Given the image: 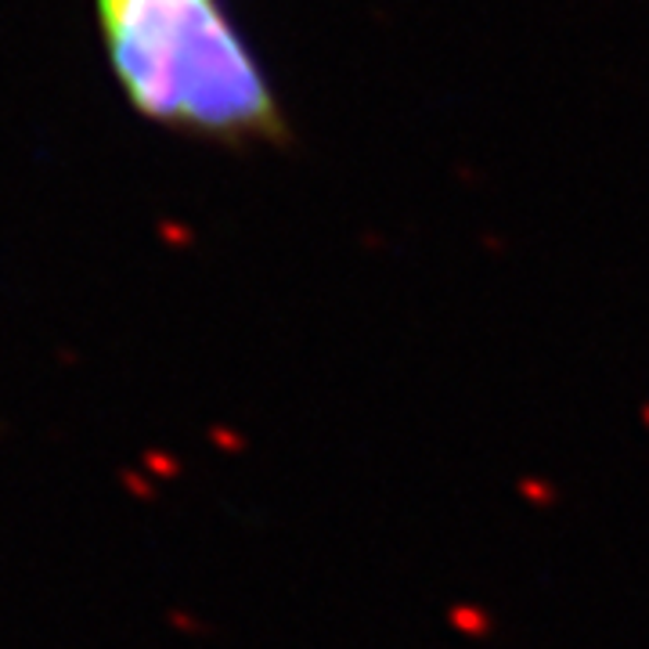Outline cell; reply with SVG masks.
<instances>
[{
	"label": "cell",
	"mask_w": 649,
	"mask_h": 649,
	"mask_svg": "<svg viewBox=\"0 0 649 649\" xmlns=\"http://www.w3.org/2000/svg\"><path fill=\"white\" fill-rule=\"evenodd\" d=\"M105 58L145 123L220 148L286 145L289 120L224 0H94Z\"/></svg>",
	"instance_id": "1"
}]
</instances>
